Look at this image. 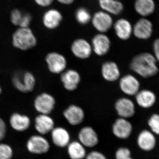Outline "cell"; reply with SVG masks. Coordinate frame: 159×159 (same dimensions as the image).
<instances>
[{"label": "cell", "mask_w": 159, "mask_h": 159, "mask_svg": "<svg viewBox=\"0 0 159 159\" xmlns=\"http://www.w3.org/2000/svg\"><path fill=\"white\" fill-rule=\"evenodd\" d=\"M157 61L153 54L148 52L136 55L131 61L130 67L135 73L143 78L155 76L158 72Z\"/></svg>", "instance_id": "obj_1"}, {"label": "cell", "mask_w": 159, "mask_h": 159, "mask_svg": "<svg viewBox=\"0 0 159 159\" xmlns=\"http://www.w3.org/2000/svg\"><path fill=\"white\" fill-rule=\"evenodd\" d=\"M11 43L15 48L26 51L37 44V39L29 28H19L12 35Z\"/></svg>", "instance_id": "obj_2"}, {"label": "cell", "mask_w": 159, "mask_h": 159, "mask_svg": "<svg viewBox=\"0 0 159 159\" xmlns=\"http://www.w3.org/2000/svg\"><path fill=\"white\" fill-rule=\"evenodd\" d=\"M15 88L23 93H28L33 90L36 83L35 77L29 71L15 73L11 78Z\"/></svg>", "instance_id": "obj_3"}, {"label": "cell", "mask_w": 159, "mask_h": 159, "mask_svg": "<svg viewBox=\"0 0 159 159\" xmlns=\"http://www.w3.org/2000/svg\"><path fill=\"white\" fill-rule=\"evenodd\" d=\"M26 148L32 154L42 155L47 153L50 149L49 141L42 135H33L26 142Z\"/></svg>", "instance_id": "obj_4"}, {"label": "cell", "mask_w": 159, "mask_h": 159, "mask_svg": "<svg viewBox=\"0 0 159 159\" xmlns=\"http://www.w3.org/2000/svg\"><path fill=\"white\" fill-rule=\"evenodd\" d=\"M91 21L94 28L101 33L107 32L113 25L111 15L102 10L94 13Z\"/></svg>", "instance_id": "obj_5"}, {"label": "cell", "mask_w": 159, "mask_h": 159, "mask_svg": "<svg viewBox=\"0 0 159 159\" xmlns=\"http://www.w3.org/2000/svg\"><path fill=\"white\" fill-rule=\"evenodd\" d=\"M55 104L54 97L47 93L40 94L34 99V109L40 114L49 115L54 109Z\"/></svg>", "instance_id": "obj_6"}, {"label": "cell", "mask_w": 159, "mask_h": 159, "mask_svg": "<svg viewBox=\"0 0 159 159\" xmlns=\"http://www.w3.org/2000/svg\"><path fill=\"white\" fill-rule=\"evenodd\" d=\"M46 61L49 70L53 74L61 73L66 67L67 61L65 57L56 52L48 54L46 57Z\"/></svg>", "instance_id": "obj_7"}, {"label": "cell", "mask_w": 159, "mask_h": 159, "mask_svg": "<svg viewBox=\"0 0 159 159\" xmlns=\"http://www.w3.org/2000/svg\"><path fill=\"white\" fill-rule=\"evenodd\" d=\"M112 131L118 139H126L130 136L132 133V125L127 119L120 117L113 124Z\"/></svg>", "instance_id": "obj_8"}, {"label": "cell", "mask_w": 159, "mask_h": 159, "mask_svg": "<svg viewBox=\"0 0 159 159\" xmlns=\"http://www.w3.org/2000/svg\"><path fill=\"white\" fill-rule=\"evenodd\" d=\"M137 142L141 150L148 152L155 148L157 139L155 135L151 131L145 129L139 133L137 137Z\"/></svg>", "instance_id": "obj_9"}, {"label": "cell", "mask_w": 159, "mask_h": 159, "mask_svg": "<svg viewBox=\"0 0 159 159\" xmlns=\"http://www.w3.org/2000/svg\"><path fill=\"white\" fill-rule=\"evenodd\" d=\"M78 140L84 147L93 148L99 142V137L97 132L93 127L86 126L80 129L78 133Z\"/></svg>", "instance_id": "obj_10"}, {"label": "cell", "mask_w": 159, "mask_h": 159, "mask_svg": "<svg viewBox=\"0 0 159 159\" xmlns=\"http://www.w3.org/2000/svg\"><path fill=\"white\" fill-rule=\"evenodd\" d=\"M119 86L124 93L128 96H135L140 90V83L136 77L127 74L120 80Z\"/></svg>", "instance_id": "obj_11"}, {"label": "cell", "mask_w": 159, "mask_h": 159, "mask_svg": "<svg viewBox=\"0 0 159 159\" xmlns=\"http://www.w3.org/2000/svg\"><path fill=\"white\" fill-rule=\"evenodd\" d=\"M115 108L120 118L128 119L133 116L135 113V106L133 101L125 97L117 100Z\"/></svg>", "instance_id": "obj_12"}, {"label": "cell", "mask_w": 159, "mask_h": 159, "mask_svg": "<svg viewBox=\"0 0 159 159\" xmlns=\"http://www.w3.org/2000/svg\"><path fill=\"white\" fill-rule=\"evenodd\" d=\"M9 125L13 130L23 132L28 130L31 125L29 116L19 112L13 113L9 119Z\"/></svg>", "instance_id": "obj_13"}, {"label": "cell", "mask_w": 159, "mask_h": 159, "mask_svg": "<svg viewBox=\"0 0 159 159\" xmlns=\"http://www.w3.org/2000/svg\"><path fill=\"white\" fill-rule=\"evenodd\" d=\"M54 125V120L49 115L40 114L34 119V128L42 135L51 133L55 127Z\"/></svg>", "instance_id": "obj_14"}, {"label": "cell", "mask_w": 159, "mask_h": 159, "mask_svg": "<svg viewBox=\"0 0 159 159\" xmlns=\"http://www.w3.org/2000/svg\"><path fill=\"white\" fill-rule=\"evenodd\" d=\"M63 20L62 15L57 9H51L47 10L43 16V25L50 30L57 29Z\"/></svg>", "instance_id": "obj_15"}, {"label": "cell", "mask_w": 159, "mask_h": 159, "mask_svg": "<svg viewBox=\"0 0 159 159\" xmlns=\"http://www.w3.org/2000/svg\"><path fill=\"white\" fill-rule=\"evenodd\" d=\"M153 31L152 25L150 21L142 19L138 21L133 29V33L140 39H148L151 36Z\"/></svg>", "instance_id": "obj_16"}, {"label": "cell", "mask_w": 159, "mask_h": 159, "mask_svg": "<svg viewBox=\"0 0 159 159\" xmlns=\"http://www.w3.org/2000/svg\"><path fill=\"white\" fill-rule=\"evenodd\" d=\"M51 134L52 142L59 148L67 147L71 142L70 135L68 131L63 127H54Z\"/></svg>", "instance_id": "obj_17"}, {"label": "cell", "mask_w": 159, "mask_h": 159, "mask_svg": "<svg viewBox=\"0 0 159 159\" xmlns=\"http://www.w3.org/2000/svg\"><path fill=\"white\" fill-rule=\"evenodd\" d=\"M71 51L76 57L86 59L90 56L92 48L87 41L83 39H79L73 42L71 46Z\"/></svg>", "instance_id": "obj_18"}, {"label": "cell", "mask_w": 159, "mask_h": 159, "mask_svg": "<svg viewBox=\"0 0 159 159\" xmlns=\"http://www.w3.org/2000/svg\"><path fill=\"white\" fill-rule=\"evenodd\" d=\"M110 40L103 33L95 35L92 40L93 50L97 55L102 56L108 52L110 48Z\"/></svg>", "instance_id": "obj_19"}, {"label": "cell", "mask_w": 159, "mask_h": 159, "mask_svg": "<svg viewBox=\"0 0 159 159\" xmlns=\"http://www.w3.org/2000/svg\"><path fill=\"white\" fill-rule=\"evenodd\" d=\"M63 115L69 124L74 126L80 124L84 119V113L82 109L75 105L69 106L64 111Z\"/></svg>", "instance_id": "obj_20"}, {"label": "cell", "mask_w": 159, "mask_h": 159, "mask_svg": "<svg viewBox=\"0 0 159 159\" xmlns=\"http://www.w3.org/2000/svg\"><path fill=\"white\" fill-rule=\"evenodd\" d=\"M135 99L139 107L148 109L153 107L157 101V96L152 91L148 89L139 90L135 95Z\"/></svg>", "instance_id": "obj_21"}, {"label": "cell", "mask_w": 159, "mask_h": 159, "mask_svg": "<svg viewBox=\"0 0 159 159\" xmlns=\"http://www.w3.org/2000/svg\"><path fill=\"white\" fill-rule=\"evenodd\" d=\"M114 29L119 39L126 40L130 37L133 28L128 20L121 18L117 20L114 24Z\"/></svg>", "instance_id": "obj_22"}, {"label": "cell", "mask_w": 159, "mask_h": 159, "mask_svg": "<svg viewBox=\"0 0 159 159\" xmlns=\"http://www.w3.org/2000/svg\"><path fill=\"white\" fill-rule=\"evenodd\" d=\"M61 80L65 88L72 91L77 88L80 82V77L77 71L70 70L61 74Z\"/></svg>", "instance_id": "obj_23"}, {"label": "cell", "mask_w": 159, "mask_h": 159, "mask_svg": "<svg viewBox=\"0 0 159 159\" xmlns=\"http://www.w3.org/2000/svg\"><path fill=\"white\" fill-rule=\"evenodd\" d=\"M98 3L102 10L111 15H119L124 9L123 4L119 0H98Z\"/></svg>", "instance_id": "obj_24"}, {"label": "cell", "mask_w": 159, "mask_h": 159, "mask_svg": "<svg viewBox=\"0 0 159 159\" xmlns=\"http://www.w3.org/2000/svg\"><path fill=\"white\" fill-rule=\"evenodd\" d=\"M102 74L106 80L108 81H116L120 76V70L118 65L112 61H108L102 66Z\"/></svg>", "instance_id": "obj_25"}, {"label": "cell", "mask_w": 159, "mask_h": 159, "mask_svg": "<svg viewBox=\"0 0 159 159\" xmlns=\"http://www.w3.org/2000/svg\"><path fill=\"white\" fill-rule=\"evenodd\" d=\"M67 153L70 159H84L86 156L85 147L79 141H73L69 143Z\"/></svg>", "instance_id": "obj_26"}, {"label": "cell", "mask_w": 159, "mask_h": 159, "mask_svg": "<svg viewBox=\"0 0 159 159\" xmlns=\"http://www.w3.org/2000/svg\"><path fill=\"white\" fill-rule=\"evenodd\" d=\"M134 8L139 14L147 16L154 11L155 5L153 0H136Z\"/></svg>", "instance_id": "obj_27"}, {"label": "cell", "mask_w": 159, "mask_h": 159, "mask_svg": "<svg viewBox=\"0 0 159 159\" xmlns=\"http://www.w3.org/2000/svg\"><path fill=\"white\" fill-rule=\"evenodd\" d=\"M75 17L79 24L86 25L91 21L92 16L88 9L84 7H80L75 11Z\"/></svg>", "instance_id": "obj_28"}, {"label": "cell", "mask_w": 159, "mask_h": 159, "mask_svg": "<svg viewBox=\"0 0 159 159\" xmlns=\"http://www.w3.org/2000/svg\"><path fill=\"white\" fill-rule=\"evenodd\" d=\"M13 150L9 144L0 142V159H11Z\"/></svg>", "instance_id": "obj_29"}, {"label": "cell", "mask_w": 159, "mask_h": 159, "mask_svg": "<svg viewBox=\"0 0 159 159\" xmlns=\"http://www.w3.org/2000/svg\"><path fill=\"white\" fill-rule=\"evenodd\" d=\"M148 125L151 131L155 135H159V114L151 115L148 120Z\"/></svg>", "instance_id": "obj_30"}, {"label": "cell", "mask_w": 159, "mask_h": 159, "mask_svg": "<svg viewBox=\"0 0 159 159\" xmlns=\"http://www.w3.org/2000/svg\"><path fill=\"white\" fill-rule=\"evenodd\" d=\"M131 152L129 148L121 147L117 149L115 153L116 159H133L131 156Z\"/></svg>", "instance_id": "obj_31"}, {"label": "cell", "mask_w": 159, "mask_h": 159, "mask_svg": "<svg viewBox=\"0 0 159 159\" xmlns=\"http://www.w3.org/2000/svg\"><path fill=\"white\" fill-rule=\"evenodd\" d=\"M24 13L19 9L11 10L10 13V21L12 25L19 27Z\"/></svg>", "instance_id": "obj_32"}, {"label": "cell", "mask_w": 159, "mask_h": 159, "mask_svg": "<svg viewBox=\"0 0 159 159\" xmlns=\"http://www.w3.org/2000/svg\"><path fill=\"white\" fill-rule=\"evenodd\" d=\"M31 20H32V16L30 13L28 12L24 13L19 27V28H29Z\"/></svg>", "instance_id": "obj_33"}, {"label": "cell", "mask_w": 159, "mask_h": 159, "mask_svg": "<svg viewBox=\"0 0 159 159\" xmlns=\"http://www.w3.org/2000/svg\"><path fill=\"white\" fill-rule=\"evenodd\" d=\"M85 159H107L105 155L98 151H93L86 156Z\"/></svg>", "instance_id": "obj_34"}, {"label": "cell", "mask_w": 159, "mask_h": 159, "mask_svg": "<svg viewBox=\"0 0 159 159\" xmlns=\"http://www.w3.org/2000/svg\"><path fill=\"white\" fill-rule=\"evenodd\" d=\"M7 133V126L6 122L0 117V142L5 139Z\"/></svg>", "instance_id": "obj_35"}, {"label": "cell", "mask_w": 159, "mask_h": 159, "mask_svg": "<svg viewBox=\"0 0 159 159\" xmlns=\"http://www.w3.org/2000/svg\"><path fill=\"white\" fill-rule=\"evenodd\" d=\"M153 55L157 61L159 62V38L157 39L154 41L153 43Z\"/></svg>", "instance_id": "obj_36"}, {"label": "cell", "mask_w": 159, "mask_h": 159, "mask_svg": "<svg viewBox=\"0 0 159 159\" xmlns=\"http://www.w3.org/2000/svg\"><path fill=\"white\" fill-rule=\"evenodd\" d=\"M34 2L40 7H46L51 6L54 0H34Z\"/></svg>", "instance_id": "obj_37"}, {"label": "cell", "mask_w": 159, "mask_h": 159, "mask_svg": "<svg viewBox=\"0 0 159 159\" xmlns=\"http://www.w3.org/2000/svg\"><path fill=\"white\" fill-rule=\"evenodd\" d=\"M60 4L66 6L70 5L74 2L75 0H57Z\"/></svg>", "instance_id": "obj_38"}, {"label": "cell", "mask_w": 159, "mask_h": 159, "mask_svg": "<svg viewBox=\"0 0 159 159\" xmlns=\"http://www.w3.org/2000/svg\"><path fill=\"white\" fill-rule=\"evenodd\" d=\"M2 87H1V86H0V95L2 94Z\"/></svg>", "instance_id": "obj_39"}]
</instances>
